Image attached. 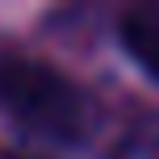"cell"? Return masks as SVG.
Returning <instances> with one entry per match:
<instances>
[{"label":"cell","instance_id":"3","mask_svg":"<svg viewBox=\"0 0 159 159\" xmlns=\"http://www.w3.org/2000/svg\"><path fill=\"white\" fill-rule=\"evenodd\" d=\"M121 46L159 84V8H130L121 21Z\"/></svg>","mask_w":159,"mask_h":159},{"label":"cell","instance_id":"2","mask_svg":"<svg viewBox=\"0 0 159 159\" xmlns=\"http://www.w3.org/2000/svg\"><path fill=\"white\" fill-rule=\"evenodd\" d=\"M105 159H159V109H138L117 126Z\"/></svg>","mask_w":159,"mask_h":159},{"label":"cell","instance_id":"1","mask_svg":"<svg viewBox=\"0 0 159 159\" xmlns=\"http://www.w3.org/2000/svg\"><path fill=\"white\" fill-rule=\"evenodd\" d=\"M0 113L13 126L63 147L84 143L92 130V96L71 75L38 59H0Z\"/></svg>","mask_w":159,"mask_h":159},{"label":"cell","instance_id":"4","mask_svg":"<svg viewBox=\"0 0 159 159\" xmlns=\"http://www.w3.org/2000/svg\"><path fill=\"white\" fill-rule=\"evenodd\" d=\"M0 159H34V155H21V151H4V147H0Z\"/></svg>","mask_w":159,"mask_h":159}]
</instances>
